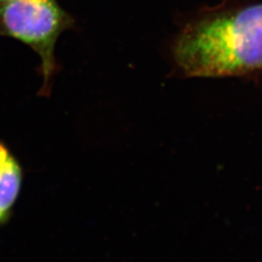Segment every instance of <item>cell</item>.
Here are the masks:
<instances>
[{
    "label": "cell",
    "instance_id": "cell-2",
    "mask_svg": "<svg viewBox=\"0 0 262 262\" xmlns=\"http://www.w3.org/2000/svg\"><path fill=\"white\" fill-rule=\"evenodd\" d=\"M75 25L74 18L56 0H8L0 2V35L28 45L41 58L43 85L40 95H49L57 70L55 46L59 35Z\"/></svg>",
    "mask_w": 262,
    "mask_h": 262
},
{
    "label": "cell",
    "instance_id": "cell-3",
    "mask_svg": "<svg viewBox=\"0 0 262 262\" xmlns=\"http://www.w3.org/2000/svg\"><path fill=\"white\" fill-rule=\"evenodd\" d=\"M21 168L7 147L0 143V224L8 221L21 186Z\"/></svg>",
    "mask_w": 262,
    "mask_h": 262
},
{
    "label": "cell",
    "instance_id": "cell-1",
    "mask_svg": "<svg viewBox=\"0 0 262 262\" xmlns=\"http://www.w3.org/2000/svg\"><path fill=\"white\" fill-rule=\"evenodd\" d=\"M174 54L189 77L238 75L261 68L262 4L187 27Z\"/></svg>",
    "mask_w": 262,
    "mask_h": 262
},
{
    "label": "cell",
    "instance_id": "cell-4",
    "mask_svg": "<svg viewBox=\"0 0 262 262\" xmlns=\"http://www.w3.org/2000/svg\"><path fill=\"white\" fill-rule=\"evenodd\" d=\"M4 1H8V0H0V2H4Z\"/></svg>",
    "mask_w": 262,
    "mask_h": 262
}]
</instances>
